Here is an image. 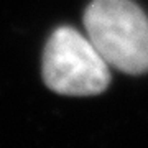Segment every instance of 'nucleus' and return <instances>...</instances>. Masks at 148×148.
<instances>
[{
  "instance_id": "2",
  "label": "nucleus",
  "mask_w": 148,
  "mask_h": 148,
  "mask_svg": "<svg viewBox=\"0 0 148 148\" xmlns=\"http://www.w3.org/2000/svg\"><path fill=\"white\" fill-rule=\"evenodd\" d=\"M43 79L63 95H95L110 82L109 64L87 36L61 27L51 35L43 54Z\"/></svg>"
},
{
  "instance_id": "1",
  "label": "nucleus",
  "mask_w": 148,
  "mask_h": 148,
  "mask_svg": "<svg viewBox=\"0 0 148 148\" xmlns=\"http://www.w3.org/2000/svg\"><path fill=\"white\" fill-rule=\"evenodd\" d=\"M84 27L109 66L127 74L148 71V16L132 0L90 2Z\"/></svg>"
}]
</instances>
